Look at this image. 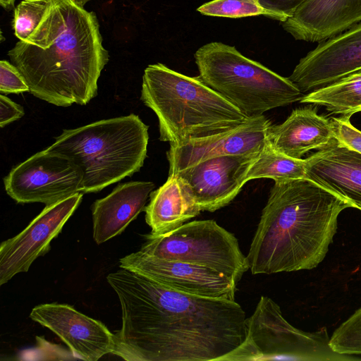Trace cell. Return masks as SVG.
I'll return each mask as SVG.
<instances>
[{
	"label": "cell",
	"mask_w": 361,
	"mask_h": 361,
	"mask_svg": "<svg viewBox=\"0 0 361 361\" xmlns=\"http://www.w3.org/2000/svg\"><path fill=\"white\" fill-rule=\"evenodd\" d=\"M107 282L121 307L112 354L128 361H221L246 336L235 300L184 293L121 268Z\"/></svg>",
	"instance_id": "cell-1"
},
{
	"label": "cell",
	"mask_w": 361,
	"mask_h": 361,
	"mask_svg": "<svg viewBox=\"0 0 361 361\" xmlns=\"http://www.w3.org/2000/svg\"><path fill=\"white\" fill-rule=\"evenodd\" d=\"M35 97L59 106L87 104L109 59L97 15L73 0H54L31 36L8 51Z\"/></svg>",
	"instance_id": "cell-2"
},
{
	"label": "cell",
	"mask_w": 361,
	"mask_h": 361,
	"mask_svg": "<svg viewBox=\"0 0 361 361\" xmlns=\"http://www.w3.org/2000/svg\"><path fill=\"white\" fill-rule=\"evenodd\" d=\"M353 205L307 178L276 180L247 259L252 274L310 270L325 258L341 212Z\"/></svg>",
	"instance_id": "cell-3"
},
{
	"label": "cell",
	"mask_w": 361,
	"mask_h": 361,
	"mask_svg": "<svg viewBox=\"0 0 361 361\" xmlns=\"http://www.w3.org/2000/svg\"><path fill=\"white\" fill-rule=\"evenodd\" d=\"M140 99L158 118L159 140L170 145L219 133L250 118L199 76L160 63L145 69Z\"/></svg>",
	"instance_id": "cell-4"
},
{
	"label": "cell",
	"mask_w": 361,
	"mask_h": 361,
	"mask_svg": "<svg viewBox=\"0 0 361 361\" xmlns=\"http://www.w3.org/2000/svg\"><path fill=\"white\" fill-rule=\"evenodd\" d=\"M148 140V126L131 114L63 130L45 150L69 158L80 169L82 193L97 192L140 171Z\"/></svg>",
	"instance_id": "cell-5"
},
{
	"label": "cell",
	"mask_w": 361,
	"mask_h": 361,
	"mask_svg": "<svg viewBox=\"0 0 361 361\" xmlns=\"http://www.w3.org/2000/svg\"><path fill=\"white\" fill-rule=\"evenodd\" d=\"M194 57L201 80L248 118L304 96L288 78L243 56L233 46L210 42L200 47Z\"/></svg>",
	"instance_id": "cell-6"
},
{
	"label": "cell",
	"mask_w": 361,
	"mask_h": 361,
	"mask_svg": "<svg viewBox=\"0 0 361 361\" xmlns=\"http://www.w3.org/2000/svg\"><path fill=\"white\" fill-rule=\"evenodd\" d=\"M246 326L243 342L221 361L360 360L335 352L325 327L306 332L292 326L267 296L260 297Z\"/></svg>",
	"instance_id": "cell-7"
},
{
	"label": "cell",
	"mask_w": 361,
	"mask_h": 361,
	"mask_svg": "<svg viewBox=\"0 0 361 361\" xmlns=\"http://www.w3.org/2000/svg\"><path fill=\"white\" fill-rule=\"evenodd\" d=\"M145 239L142 252L205 267L237 283L249 269L235 236L214 220L190 221L165 234L150 233Z\"/></svg>",
	"instance_id": "cell-8"
},
{
	"label": "cell",
	"mask_w": 361,
	"mask_h": 361,
	"mask_svg": "<svg viewBox=\"0 0 361 361\" xmlns=\"http://www.w3.org/2000/svg\"><path fill=\"white\" fill-rule=\"evenodd\" d=\"M82 180L81 171L69 158L44 149L12 169L4 184L18 203L49 205L82 192Z\"/></svg>",
	"instance_id": "cell-9"
},
{
	"label": "cell",
	"mask_w": 361,
	"mask_h": 361,
	"mask_svg": "<svg viewBox=\"0 0 361 361\" xmlns=\"http://www.w3.org/2000/svg\"><path fill=\"white\" fill-rule=\"evenodd\" d=\"M119 264L121 268L177 291L204 298L235 300L237 282L205 267L161 259L140 250L121 258Z\"/></svg>",
	"instance_id": "cell-10"
},
{
	"label": "cell",
	"mask_w": 361,
	"mask_h": 361,
	"mask_svg": "<svg viewBox=\"0 0 361 361\" xmlns=\"http://www.w3.org/2000/svg\"><path fill=\"white\" fill-rule=\"evenodd\" d=\"M82 196V192H78L46 205L24 230L1 243V286L17 274L27 271L37 258L49 252L51 240L61 233Z\"/></svg>",
	"instance_id": "cell-11"
},
{
	"label": "cell",
	"mask_w": 361,
	"mask_h": 361,
	"mask_svg": "<svg viewBox=\"0 0 361 361\" xmlns=\"http://www.w3.org/2000/svg\"><path fill=\"white\" fill-rule=\"evenodd\" d=\"M361 71V23L326 41L302 58L288 77L303 93Z\"/></svg>",
	"instance_id": "cell-12"
},
{
	"label": "cell",
	"mask_w": 361,
	"mask_h": 361,
	"mask_svg": "<svg viewBox=\"0 0 361 361\" xmlns=\"http://www.w3.org/2000/svg\"><path fill=\"white\" fill-rule=\"evenodd\" d=\"M259 154L216 157L175 174L188 185L201 211L214 212L240 192Z\"/></svg>",
	"instance_id": "cell-13"
},
{
	"label": "cell",
	"mask_w": 361,
	"mask_h": 361,
	"mask_svg": "<svg viewBox=\"0 0 361 361\" xmlns=\"http://www.w3.org/2000/svg\"><path fill=\"white\" fill-rule=\"evenodd\" d=\"M271 126L270 121L261 115L219 133L170 145L166 152L169 174L216 157L259 153L269 141Z\"/></svg>",
	"instance_id": "cell-14"
},
{
	"label": "cell",
	"mask_w": 361,
	"mask_h": 361,
	"mask_svg": "<svg viewBox=\"0 0 361 361\" xmlns=\"http://www.w3.org/2000/svg\"><path fill=\"white\" fill-rule=\"evenodd\" d=\"M30 317L56 334L81 360L97 361L114 350L115 335L101 322L68 305H39Z\"/></svg>",
	"instance_id": "cell-15"
},
{
	"label": "cell",
	"mask_w": 361,
	"mask_h": 361,
	"mask_svg": "<svg viewBox=\"0 0 361 361\" xmlns=\"http://www.w3.org/2000/svg\"><path fill=\"white\" fill-rule=\"evenodd\" d=\"M361 22V0H306L282 23L296 40L322 42Z\"/></svg>",
	"instance_id": "cell-16"
},
{
	"label": "cell",
	"mask_w": 361,
	"mask_h": 361,
	"mask_svg": "<svg viewBox=\"0 0 361 361\" xmlns=\"http://www.w3.org/2000/svg\"><path fill=\"white\" fill-rule=\"evenodd\" d=\"M305 178L361 210V153L336 138L305 159Z\"/></svg>",
	"instance_id": "cell-17"
},
{
	"label": "cell",
	"mask_w": 361,
	"mask_h": 361,
	"mask_svg": "<svg viewBox=\"0 0 361 361\" xmlns=\"http://www.w3.org/2000/svg\"><path fill=\"white\" fill-rule=\"evenodd\" d=\"M154 184L149 181H130L118 185L92 206L93 238L102 244L121 233L145 210Z\"/></svg>",
	"instance_id": "cell-18"
},
{
	"label": "cell",
	"mask_w": 361,
	"mask_h": 361,
	"mask_svg": "<svg viewBox=\"0 0 361 361\" xmlns=\"http://www.w3.org/2000/svg\"><path fill=\"white\" fill-rule=\"evenodd\" d=\"M269 142L277 152L295 159L308 151L321 149L334 138L330 119L318 115L315 109H296L282 123L271 126Z\"/></svg>",
	"instance_id": "cell-19"
},
{
	"label": "cell",
	"mask_w": 361,
	"mask_h": 361,
	"mask_svg": "<svg viewBox=\"0 0 361 361\" xmlns=\"http://www.w3.org/2000/svg\"><path fill=\"white\" fill-rule=\"evenodd\" d=\"M145 212L151 233L162 235L180 227L202 211L185 183L173 173L169 174L166 181L151 192Z\"/></svg>",
	"instance_id": "cell-20"
},
{
	"label": "cell",
	"mask_w": 361,
	"mask_h": 361,
	"mask_svg": "<svg viewBox=\"0 0 361 361\" xmlns=\"http://www.w3.org/2000/svg\"><path fill=\"white\" fill-rule=\"evenodd\" d=\"M300 102L323 106L333 114L346 116L361 111V71L310 92Z\"/></svg>",
	"instance_id": "cell-21"
},
{
	"label": "cell",
	"mask_w": 361,
	"mask_h": 361,
	"mask_svg": "<svg viewBox=\"0 0 361 361\" xmlns=\"http://www.w3.org/2000/svg\"><path fill=\"white\" fill-rule=\"evenodd\" d=\"M305 178V159H295L276 151L269 141L259 152L247 175V182L253 179L276 180Z\"/></svg>",
	"instance_id": "cell-22"
},
{
	"label": "cell",
	"mask_w": 361,
	"mask_h": 361,
	"mask_svg": "<svg viewBox=\"0 0 361 361\" xmlns=\"http://www.w3.org/2000/svg\"><path fill=\"white\" fill-rule=\"evenodd\" d=\"M197 10L207 16L241 18L264 16L281 22L278 14L264 8L259 0H212L202 4Z\"/></svg>",
	"instance_id": "cell-23"
},
{
	"label": "cell",
	"mask_w": 361,
	"mask_h": 361,
	"mask_svg": "<svg viewBox=\"0 0 361 361\" xmlns=\"http://www.w3.org/2000/svg\"><path fill=\"white\" fill-rule=\"evenodd\" d=\"M54 0H23L14 10L13 29L20 41L27 39L39 25Z\"/></svg>",
	"instance_id": "cell-24"
},
{
	"label": "cell",
	"mask_w": 361,
	"mask_h": 361,
	"mask_svg": "<svg viewBox=\"0 0 361 361\" xmlns=\"http://www.w3.org/2000/svg\"><path fill=\"white\" fill-rule=\"evenodd\" d=\"M329 344L338 353L361 355V307L336 328Z\"/></svg>",
	"instance_id": "cell-25"
},
{
	"label": "cell",
	"mask_w": 361,
	"mask_h": 361,
	"mask_svg": "<svg viewBox=\"0 0 361 361\" xmlns=\"http://www.w3.org/2000/svg\"><path fill=\"white\" fill-rule=\"evenodd\" d=\"M30 92L24 77L20 71L6 60L0 61V93L1 94H20Z\"/></svg>",
	"instance_id": "cell-26"
},
{
	"label": "cell",
	"mask_w": 361,
	"mask_h": 361,
	"mask_svg": "<svg viewBox=\"0 0 361 361\" xmlns=\"http://www.w3.org/2000/svg\"><path fill=\"white\" fill-rule=\"evenodd\" d=\"M350 118L342 116L330 119L334 137L341 145L361 153V131L351 124Z\"/></svg>",
	"instance_id": "cell-27"
},
{
	"label": "cell",
	"mask_w": 361,
	"mask_h": 361,
	"mask_svg": "<svg viewBox=\"0 0 361 361\" xmlns=\"http://www.w3.org/2000/svg\"><path fill=\"white\" fill-rule=\"evenodd\" d=\"M306 0H259L266 8L278 14L281 23L291 17L297 8Z\"/></svg>",
	"instance_id": "cell-28"
},
{
	"label": "cell",
	"mask_w": 361,
	"mask_h": 361,
	"mask_svg": "<svg viewBox=\"0 0 361 361\" xmlns=\"http://www.w3.org/2000/svg\"><path fill=\"white\" fill-rule=\"evenodd\" d=\"M23 108L4 94L0 95V127L3 128L24 116Z\"/></svg>",
	"instance_id": "cell-29"
},
{
	"label": "cell",
	"mask_w": 361,
	"mask_h": 361,
	"mask_svg": "<svg viewBox=\"0 0 361 361\" xmlns=\"http://www.w3.org/2000/svg\"><path fill=\"white\" fill-rule=\"evenodd\" d=\"M16 0H0L1 6L6 11L14 8Z\"/></svg>",
	"instance_id": "cell-30"
},
{
	"label": "cell",
	"mask_w": 361,
	"mask_h": 361,
	"mask_svg": "<svg viewBox=\"0 0 361 361\" xmlns=\"http://www.w3.org/2000/svg\"><path fill=\"white\" fill-rule=\"evenodd\" d=\"M76 4L84 7V6L91 0H73Z\"/></svg>",
	"instance_id": "cell-31"
}]
</instances>
